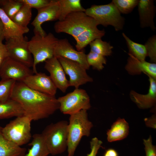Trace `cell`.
Instances as JSON below:
<instances>
[{
	"label": "cell",
	"mask_w": 156,
	"mask_h": 156,
	"mask_svg": "<svg viewBox=\"0 0 156 156\" xmlns=\"http://www.w3.org/2000/svg\"><path fill=\"white\" fill-rule=\"evenodd\" d=\"M10 99L20 104L24 115L32 121L48 118L59 108V103L55 96L36 91L23 82H16Z\"/></svg>",
	"instance_id": "cell-1"
},
{
	"label": "cell",
	"mask_w": 156,
	"mask_h": 156,
	"mask_svg": "<svg viewBox=\"0 0 156 156\" xmlns=\"http://www.w3.org/2000/svg\"><path fill=\"white\" fill-rule=\"evenodd\" d=\"M96 21L83 12L72 13L61 21L55 23L54 28L57 33H64L72 36L76 44H89L95 39L101 38L105 32L99 30Z\"/></svg>",
	"instance_id": "cell-2"
},
{
	"label": "cell",
	"mask_w": 156,
	"mask_h": 156,
	"mask_svg": "<svg viewBox=\"0 0 156 156\" xmlns=\"http://www.w3.org/2000/svg\"><path fill=\"white\" fill-rule=\"evenodd\" d=\"M93 125L88 119L87 110L71 115L67 127V156H73L82 138L88 137Z\"/></svg>",
	"instance_id": "cell-3"
},
{
	"label": "cell",
	"mask_w": 156,
	"mask_h": 156,
	"mask_svg": "<svg viewBox=\"0 0 156 156\" xmlns=\"http://www.w3.org/2000/svg\"><path fill=\"white\" fill-rule=\"evenodd\" d=\"M28 41L29 50L33 58L32 70L34 73L37 72L36 66L54 56V51L58 39L51 33L45 36L35 34Z\"/></svg>",
	"instance_id": "cell-4"
},
{
	"label": "cell",
	"mask_w": 156,
	"mask_h": 156,
	"mask_svg": "<svg viewBox=\"0 0 156 156\" xmlns=\"http://www.w3.org/2000/svg\"><path fill=\"white\" fill-rule=\"evenodd\" d=\"M86 14L94 18L99 25L113 26L118 31L122 30L125 23L124 18L112 2L105 5H92L86 9Z\"/></svg>",
	"instance_id": "cell-5"
},
{
	"label": "cell",
	"mask_w": 156,
	"mask_h": 156,
	"mask_svg": "<svg viewBox=\"0 0 156 156\" xmlns=\"http://www.w3.org/2000/svg\"><path fill=\"white\" fill-rule=\"evenodd\" d=\"M68 122L62 120L47 125L42 133L50 154L56 155L67 148Z\"/></svg>",
	"instance_id": "cell-6"
},
{
	"label": "cell",
	"mask_w": 156,
	"mask_h": 156,
	"mask_svg": "<svg viewBox=\"0 0 156 156\" xmlns=\"http://www.w3.org/2000/svg\"><path fill=\"white\" fill-rule=\"evenodd\" d=\"M31 121L24 115L16 117L5 127H2V134L6 139L19 146L26 144L32 137Z\"/></svg>",
	"instance_id": "cell-7"
},
{
	"label": "cell",
	"mask_w": 156,
	"mask_h": 156,
	"mask_svg": "<svg viewBox=\"0 0 156 156\" xmlns=\"http://www.w3.org/2000/svg\"><path fill=\"white\" fill-rule=\"evenodd\" d=\"M59 109L64 114L71 115L91 107L90 97L83 89L75 88L73 92L57 99Z\"/></svg>",
	"instance_id": "cell-8"
},
{
	"label": "cell",
	"mask_w": 156,
	"mask_h": 156,
	"mask_svg": "<svg viewBox=\"0 0 156 156\" xmlns=\"http://www.w3.org/2000/svg\"><path fill=\"white\" fill-rule=\"evenodd\" d=\"M5 44L8 57L25 65L29 68L32 67L33 58L29 50L28 41L26 37L18 38H10Z\"/></svg>",
	"instance_id": "cell-9"
},
{
	"label": "cell",
	"mask_w": 156,
	"mask_h": 156,
	"mask_svg": "<svg viewBox=\"0 0 156 156\" xmlns=\"http://www.w3.org/2000/svg\"><path fill=\"white\" fill-rule=\"evenodd\" d=\"M65 73L69 77V86L79 88L80 86L93 81V79L87 73L86 70L79 63L63 57L57 58Z\"/></svg>",
	"instance_id": "cell-10"
},
{
	"label": "cell",
	"mask_w": 156,
	"mask_h": 156,
	"mask_svg": "<svg viewBox=\"0 0 156 156\" xmlns=\"http://www.w3.org/2000/svg\"><path fill=\"white\" fill-rule=\"evenodd\" d=\"M34 74L32 70L23 64L8 57L0 67L1 79H12L23 82Z\"/></svg>",
	"instance_id": "cell-11"
},
{
	"label": "cell",
	"mask_w": 156,
	"mask_h": 156,
	"mask_svg": "<svg viewBox=\"0 0 156 156\" xmlns=\"http://www.w3.org/2000/svg\"><path fill=\"white\" fill-rule=\"evenodd\" d=\"M54 56L76 62L86 70L90 67L87 61L86 54L83 50L80 51L76 50L66 38L58 40L54 49Z\"/></svg>",
	"instance_id": "cell-12"
},
{
	"label": "cell",
	"mask_w": 156,
	"mask_h": 156,
	"mask_svg": "<svg viewBox=\"0 0 156 156\" xmlns=\"http://www.w3.org/2000/svg\"><path fill=\"white\" fill-rule=\"evenodd\" d=\"M60 14L58 0H51L47 6L38 10L37 14L31 24L34 27V34H38L42 36L46 35L42 25L47 21L58 20Z\"/></svg>",
	"instance_id": "cell-13"
},
{
	"label": "cell",
	"mask_w": 156,
	"mask_h": 156,
	"mask_svg": "<svg viewBox=\"0 0 156 156\" xmlns=\"http://www.w3.org/2000/svg\"><path fill=\"white\" fill-rule=\"evenodd\" d=\"M23 82L29 88L42 93L54 96L56 93L57 88L50 77L44 73L30 75Z\"/></svg>",
	"instance_id": "cell-14"
},
{
	"label": "cell",
	"mask_w": 156,
	"mask_h": 156,
	"mask_svg": "<svg viewBox=\"0 0 156 156\" xmlns=\"http://www.w3.org/2000/svg\"><path fill=\"white\" fill-rule=\"evenodd\" d=\"M45 68L49 73L51 78L57 88L66 92L69 87V81L60 62L55 56L45 61Z\"/></svg>",
	"instance_id": "cell-15"
},
{
	"label": "cell",
	"mask_w": 156,
	"mask_h": 156,
	"mask_svg": "<svg viewBox=\"0 0 156 156\" xmlns=\"http://www.w3.org/2000/svg\"><path fill=\"white\" fill-rule=\"evenodd\" d=\"M146 75L149 77V86L148 92L142 94L132 90L129 92L131 100L141 109L151 108L155 105L156 103V79Z\"/></svg>",
	"instance_id": "cell-16"
},
{
	"label": "cell",
	"mask_w": 156,
	"mask_h": 156,
	"mask_svg": "<svg viewBox=\"0 0 156 156\" xmlns=\"http://www.w3.org/2000/svg\"><path fill=\"white\" fill-rule=\"evenodd\" d=\"M128 55L125 69L129 74L135 75L143 73L156 79V63L140 61L132 55Z\"/></svg>",
	"instance_id": "cell-17"
},
{
	"label": "cell",
	"mask_w": 156,
	"mask_h": 156,
	"mask_svg": "<svg viewBox=\"0 0 156 156\" xmlns=\"http://www.w3.org/2000/svg\"><path fill=\"white\" fill-rule=\"evenodd\" d=\"M138 10L141 27H150L155 31L156 27L154 22L156 8L153 0H140L138 5Z\"/></svg>",
	"instance_id": "cell-18"
},
{
	"label": "cell",
	"mask_w": 156,
	"mask_h": 156,
	"mask_svg": "<svg viewBox=\"0 0 156 156\" xmlns=\"http://www.w3.org/2000/svg\"><path fill=\"white\" fill-rule=\"evenodd\" d=\"M0 18L3 25L4 36L6 40L10 38H22L24 34L29 31L28 27H22L15 23L0 7Z\"/></svg>",
	"instance_id": "cell-19"
},
{
	"label": "cell",
	"mask_w": 156,
	"mask_h": 156,
	"mask_svg": "<svg viewBox=\"0 0 156 156\" xmlns=\"http://www.w3.org/2000/svg\"><path fill=\"white\" fill-rule=\"evenodd\" d=\"M128 123L124 119H119L112 125L107 131V140L111 142L122 140L125 138L129 132Z\"/></svg>",
	"instance_id": "cell-20"
},
{
	"label": "cell",
	"mask_w": 156,
	"mask_h": 156,
	"mask_svg": "<svg viewBox=\"0 0 156 156\" xmlns=\"http://www.w3.org/2000/svg\"><path fill=\"white\" fill-rule=\"evenodd\" d=\"M0 126V156H24L26 149L21 147L5 138Z\"/></svg>",
	"instance_id": "cell-21"
},
{
	"label": "cell",
	"mask_w": 156,
	"mask_h": 156,
	"mask_svg": "<svg viewBox=\"0 0 156 156\" xmlns=\"http://www.w3.org/2000/svg\"><path fill=\"white\" fill-rule=\"evenodd\" d=\"M24 115L23 110L16 101L10 99L0 103V119L17 117Z\"/></svg>",
	"instance_id": "cell-22"
},
{
	"label": "cell",
	"mask_w": 156,
	"mask_h": 156,
	"mask_svg": "<svg viewBox=\"0 0 156 156\" xmlns=\"http://www.w3.org/2000/svg\"><path fill=\"white\" fill-rule=\"evenodd\" d=\"M29 145L31 148L24 156H48L50 154L42 133L33 135Z\"/></svg>",
	"instance_id": "cell-23"
},
{
	"label": "cell",
	"mask_w": 156,
	"mask_h": 156,
	"mask_svg": "<svg viewBox=\"0 0 156 156\" xmlns=\"http://www.w3.org/2000/svg\"><path fill=\"white\" fill-rule=\"evenodd\" d=\"M60 14L58 21L63 20L69 14L75 12H85L86 9L80 0H58Z\"/></svg>",
	"instance_id": "cell-24"
},
{
	"label": "cell",
	"mask_w": 156,
	"mask_h": 156,
	"mask_svg": "<svg viewBox=\"0 0 156 156\" xmlns=\"http://www.w3.org/2000/svg\"><path fill=\"white\" fill-rule=\"evenodd\" d=\"M122 35L125 40L129 54L140 61H145L148 56L146 48L144 45L135 42L131 40L124 33Z\"/></svg>",
	"instance_id": "cell-25"
},
{
	"label": "cell",
	"mask_w": 156,
	"mask_h": 156,
	"mask_svg": "<svg viewBox=\"0 0 156 156\" xmlns=\"http://www.w3.org/2000/svg\"><path fill=\"white\" fill-rule=\"evenodd\" d=\"M90 48V51L103 56L111 55L112 53L113 47L109 43L103 41L101 38H97L89 44Z\"/></svg>",
	"instance_id": "cell-26"
},
{
	"label": "cell",
	"mask_w": 156,
	"mask_h": 156,
	"mask_svg": "<svg viewBox=\"0 0 156 156\" xmlns=\"http://www.w3.org/2000/svg\"><path fill=\"white\" fill-rule=\"evenodd\" d=\"M31 17L32 8L27 5L23 4L12 19L18 25L27 27Z\"/></svg>",
	"instance_id": "cell-27"
},
{
	"label": "cell",
	"mask_w": 156,
	"mask_h": 156,
	"mask_svg": "<svg viewBox=\"0 0 156 156\" xmlns=\"http://www.w3.org/2000/svg\"><path fill=\"white\" fill-rule=\"evenodd\" d=\"M23 5L18 0H0V8L11 19Z\"/></svg>",
	"instance_id": "cell-28"
},
{
	"label": "cell",
	"mask_w": 156,
	"mask_h": 156,
	"mask_svg": "<svg viewBox=\"0 0 156 156\" xmlns=\"http://www.w3.org/2000/svg\"><path fill=\"white\" fill-rule=\"evenodd\" d=\"M16 81L12 79H1L0 81V103L5 102L10 99Z\"/></svg>",
	"instance_id": "cell-29"
},
{
	"label": "cell",
	"mask_w": 156,
	"mask_h": 156,
	"mask_svg": "<svg viewBox=\"0 0 156 156\" xmlns=\"http://www.w3.org/2000/svg\"><path fill=\"white\" fill-rule=\"evenodd\" d=\"M86 60L90 66L99 71L103 70L107 63L105 57L91 51L86 54Z\"/></svg>",
	"instance_id": "cell-30"
},
{
	"label": "cell",
	"mask_w": 156,
	"mask_h": 156,
	"mask_svg": "<svg viewBox=\"0 0 156 156\" xmlns=\"http://www.w3.org/2000/svg\"><path fill=\"white\" fill-rule=\"evenodd\" d=\"M120 13L128 14L131 13L137 6L138 0H113L112 1Z\"/></svg>",
	"instance_id": "cell-31"
},
{
	"label": "cell",
	"mask_w": 156,
	"mask_h": 156,
	"mask_svg": "<svg viewBox=\"0 0 156 156\" xmlns=\"http://www.w3.org/2000/svg\"><path fill=\"white\" fill-rule=\"evenodd\" d=\"M146 48L147 56L151 63L156 62V36L154 35L149 38L144 45Z\"/></svg>",
	"instance_id": "cell-32"
},
{
	"label": "cell",
	"mask_w": 156,
	"mask_h": 156,
	"mask_svg": "<svg viewBox=\"0 0 156 156\" xmlns=\"http://www.w3.org/2000/svg\"><path fill=\"white\" fill-rule=\"evenodd\" d=\"M23 4L27 5L31 8L37 10L46 7L51 2V0H18Z\"/></svg>",
	"instance_id": "cell-33"
},
{
	"label": "cell",
	"mask_w": 156,
	"mask_h": 156,
	"mask_svg": "<svg viewBox=\"0 0 156 156\" xmlns=\"http://www.w3.org/2000/svg\"><path fill=\"white\" fill-rule=\"evenodd\" d=\"M146 156H156V148L152 143V139L150 135L147 139H144Z\"/></svg>",
	"instance_id": "cell-34"
},
{
	"label": "cell",
	"mask_w": 156,
	"mask_h": 156,
	"mask_svg": "<svg viewBox=\"0 0 156 156\" xmlns=\"http://www.w3.org/2000/svg\"><path fill=\"white\" fill-rule=\"evenodd\" d=\"M90 151L87 156H96L101 146L102 142L96 137L92 138L90 142Z\"/></svg>",
	"instance_id": "cell-35"
},
{
	"label": "cell",
	"mask_w": 156,
	"mask_h": 156,
	"mask_svg": "<svg viewBox=\"0 0 156 156\" xmlns=\"http://www.w3.org/2000/svg\"><path fill=\"white\" fill-rule=\"evenodd\" d=\"M8 57V53L5 44H3L2 42H0V67Z\"/></svg>",
	"instance_id": "cell-36"
},
{
	"label": "cell",
	"mask_w": 156,
	"mask_h": 156,
	"mask_svg": "<svg viewBox=\"0 0 156 156\" xmlns=\"http://www.w3.org/2000/svg\"><path fill=\"white\" fill-rule=\"evenodd\" d=\"M146 125L148 127L156 129V116L153 115L148 118H145L144 120Z\"/></svg>",
	"instance_id": "cell-37"
},
{
	"label": "cell",
	"mask_w": 156,
	"mask_h": 156,
	"mask_svg": "<svg viewBox=\"0 0 156 156\" xmlns=\"http://www.w3.org/2000/svg\"><path fill=\"white\" fill-rule=\"evenodd\" d=\"M103 156H118V154L116 150L112 148H109L106 151Z\"/></svg>",
	"instance_id": "cell-38"
},
{
	"label": "cell",
	"mask_w": 156,
	"mask_h": 156,
	"mask_svg": "<svg viewBox=\"0 0 156 156\" xmlns=\"http://www.w3.org/2000/svg\"><path fill=\"white\" fill-rule=\"evenodd\" d=\"M4 39V27L3 23L0 18V42H2Z\"/></svg>",
	"instance_id": "cell-39"
}]
</instances>
